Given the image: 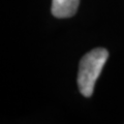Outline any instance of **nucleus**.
<instances>
[{
	"label": "nucleus",
	"instance_id": "nucleus-1",
	"mask_svg": "<svg viewBox=\"0 0 124 124\" xmlns=\"http://www.w3.org/2000/svg\"><path fill=\"white\" fill-rule=\"evenodd\" d=\"M108 57V52L103 48H97L87 53L80 62L78 73V86L85 97H90L95 83Z\"/></svg>",
	"mask_w": 124,
	"mask_h": 124
},
{
	"label": "nucleus",
	"instance_id": "nucleus-2",
	"mask_svg": "<svg viewBox=\"0 0 124 124\" xmlns=\"http://www.w3.org/2000/svg\"><path fill=\"white\" fill-rule=\"evenodd\" d=\"M80 0H52V15L56 18H70L77 13Z\"/></svg>",
	"mask_w": 124,
	"mask_h": 124
}]
</instances>
